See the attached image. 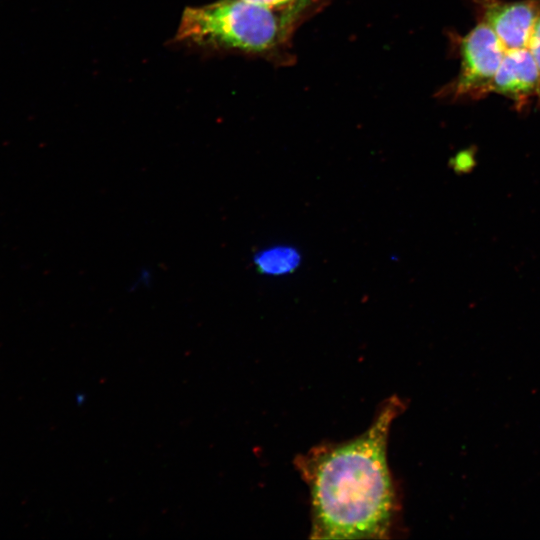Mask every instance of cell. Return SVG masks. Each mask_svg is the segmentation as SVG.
<instances>
[{
    "label": "cell",
    "mask_w": 540,
    "mask_h": 540,
    "mask_svg": "<svg viewBox=\"0 0 540 540\" xmlns=\"http://www.w3.org/2000/svg\"><path fill=\"white\" fill-rule=\"evenodd\" d=\"M478 22L496 34L505 49L528 47L540 0H473Z\"/></svg>",
    "instance_id": "277c9868"
},
{
    "label": "cell",
    "mask_w": 540,
    "mask_h": 540,
    "mask_svg": "<svg viewBox=\"0 0 540 540\" xmlns=\"http://www.w3.org/2000/svg\"><path fill=\"white\" fill-rule=\"evenodd\" d=\"M301 262L300 253L291 246H275L259 251L254 264L261 274L286 275L296 270Z\"/></svg>",
    "instance_id": "8992f818"
},
{
    "label": "cell",
    "mask_w": 540,
    "mask_h": 540,
    "mask_svg": "<svg viewBox=\"0 0 540 540\" xmlns=\"http://www.w3.org/2000/svg\"><path fill=\"white\" fill-rule=\"evenodd\" d=\"M505 50L492 29L478 22L460 41V73L452 84L451 93L456 98L471 100H480L492 93V82Z\"/></svg>",
    "instance_id": "3957f363"
},
{
    "label": "cell",
    "mask_w": 540,
    "mask_h": 540,
    "mask_svg": "<svg viewBox=\"0 0 540 540\" xmlns=\"http://www.w3.org/2000/svg\"><path fill=\"white\" fill-rule=\"evenodd\" d=\"M281 29L274 9L243 0H222L187 7L175 40L202 47L261 52L276 44Z\"/></svg>",
    "instance_id": "7a4b0ae2"
},
{
    "label": "cell",
    "mask_w": 540,
    "mask_h": 540,
    "mask_svg": "<svg viewBox=\"0 0 540 540\" xmlns=\"http://www.w3.org/2000/svg\"><path fill=\"white\" fill-rule=\"evenodd\" d=\"M404 403L392 396L357 437L324 443L294 459L306 483L315 539H385L398 509L387 460L389 433Z\"/></svg>",
    "instance_id": "6da1fadb"
},
{
    "label": "cell",
    "mask_w": 540,
    "mask_h": 540,
    "mask_svg": "<svg viewBox=\"0 0 540 540\" xmlns=\"http://www.w3.org/2000/svg\"><path fill=\"white\" fill-rule=\"evenodd\" d=\"M246 2H250L256 5L264 6L267 8L275 9L278 7H282L286 4H290L296 0H243Z\"/></svg>",
    "instance_id": "ba28073f"
},
{
    "label": "cell",
    "mask_w": 540,
    "mask_h": 540,
    "mask_svg": "<svg viewBox=\"0 0 540 540\" xmlns=\"http://www.w3.org/2000/svg\"><path fill=\"white\" fill-rule=\"evenodd\" d=\"M472 154H470L469 151L467 152H462L460 153L457 157H456V162L454 164V166L458 169V170H463L465 168H469V165L473 163V158H472Z\"/></svg>",
    "instance_id": "9c48e42d"
},
{
    "label": "cell",
    "mask_w": 540,
    "mask_h": 540,
    "mask_svg": "<svg viewBox=\"0 0 540 540\" xmlns=\"http://www.w3.org/2000/svg\"><path fill=\"white\" fill-rule=\"evenodd\" d=\"M528 48L540 71V7L529 39Z\"/></svg>",
    "instance_id": "52a82bcc"
},
{
    "label": "cell",
    "mask_w": 540,
    "mask_h": 540,
    "mask_svg": "<svg viewBox=\"0 0 540 540\" xmlns=\"http://www.w3.org/2000/svg\"><path fill=\"white\" fill-rule=\"evenodd\" d=\"M491 92L512 100L517 111L526 109L533 100L540 105V71L528 47L505 50Z\"/></svg>",
    "instance_id": "5b68a950"
}]
</instances>
